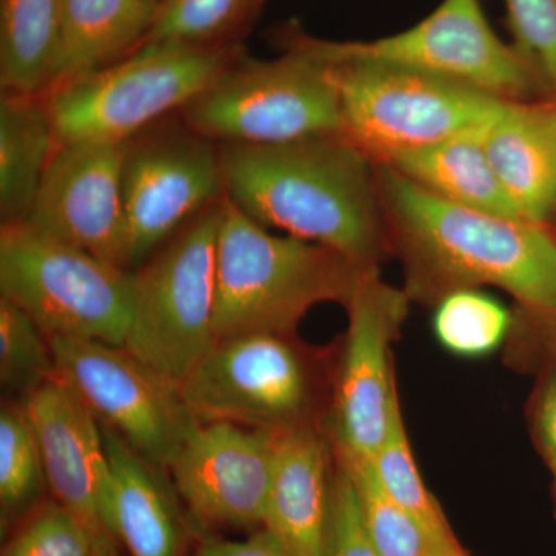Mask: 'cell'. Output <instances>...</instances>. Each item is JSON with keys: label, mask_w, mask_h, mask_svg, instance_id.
<instances>
[{"label": "cell", "mask_w": 556, "mask_h": 556, "mask_svg": "<svg viewBox=\"0 0 556 556\" xmlns=\"http://www.w3.org/2000/svg\"><path fill=\"white\" fill-rule=\"evenodd\" d=\"M225 195L248 217L375 266L383 214L376 164L343 135L222 144Z\"/></svg>", "instance_id": "obj_1"}, {"label": "cell", "mask_w": 556, "mask_h": 556, "mask_svg": "<svg viewBox=\"0 0 556 556\" xmlns=\"http://www.w3.org/2000/svg\"><path fill=\"white\" fill-rule=\"evenodd\" d=\"M375 164L383 214L420 268L453 289L492 285L538 316L556 313V236L547 225L457 206Z\"/></svg>", "instance_id": "obj_2"}, {"label": "cell", "mask_w": 556, "mask_h": 556, "mask_svg": "<svg viewBox=\"0 0 556 556\" xmlns=\"http://www.w3.org/2000/svg\"><path fill=\"white\" fill-rule=\"evenodd\" d=\"M368 268L332 249L270 232L225 195L217 237V340L289 336L318 303L346 305Z\"/></svg>", "instance_id": "obj_3"}, {"label": "cell", "mask_w": 556, "mask_h": 556, "mask_svg": "<svg viewBox=\"0 0 556 556\" xmlns=\"http://www.w3.org/2000/svg\"><path fill=\"white\" fill-rule=\"evenodd\" d=\"M283 53H240L182 109L186 126L222 144L276 146L342 135L334 73L295 25L278 35Z\"/></svg>", "instance_id": "obj_4"}, {"label": "cell", "mask_w": 556, "mask_h": 556, "mask_svg": "<svg viewBox=\"0 0 556 556\" xmlns=\"http://www.w3.org/2000/svg\"><path fill=\"white\" fill-rule=\"evenodd\" d=\"M305 36L334 73L343 137L372 163L484 129L507 102L422 70L336 56Z\"/></svg>", "instance_id": "obj_5"}, {"label": "cell", "mask_w": 556, "mask_h": 556, "mask_svg": "<svg viewBox=\"0 0 556 556\" xmlns=\"http://www.w3.org/2000/svg\"><path fill=\"white\" fill-rule=\"evenodd\" d=\"M241 53L233 43H144L129 56L46 93L58 146L129 142L172 110L185 109Z\"/></svg>", "instance_id": "obj_6"}, {"label": "cell", "mask_w": 556, "mask_h": 556, "mask_svg": "<svg viewBox=\"0 0 556 556\" xmlns=\"http://www.w3.org/2000/svg\"><path fill=\"white\" fill-rule=\"evenodd\" d=\"M219 215L222 201L201 212L134 270L124 346L178 388L217 342Z\"/></svg>", "instance_id": "obj_7"}, {"label": "cell", "mask_w": 556, "mask_h": 556, "mask_svg": "<svg viewBox=\"0 0 556 556\" xmlns=\"http://www.w3.org/2000/svg\"><path fill=\"white\" fill-rule=\"evenodd\" d=\"M0 291L49 338L124 346L134 270L36 232L22 222L0 229Z\"/></svg>", "instance_id": "obj_8"}, {"label": "cell", "mask_w": 556, "mask_h": 556, "mask_svg": "<svg viewBox=\"0 0 556 556\" xmlns=\"http://www.w3.org/2000/svg\"><path fill=\"white\" fill-rule=\"evenodd\" d=\"M58 375L101 426L135 452L169 470L199 420L179 388L139 361L126 346L98 340L49 338Z\"/></svg>", "instance_id": "obj_9"}, {"label": "cell", "mask_w": 556, "mask_h": 556, "mask_svg": "<svg viewBox=\"0 0 556 556\" xmlns=\"http://www.w3.org/2000/svg\"><path fill=\"white\" fill-rule=\"evenodd\" d=\"M199 422H229L281 433L306 426L308 368L288 336L219 339L179 386Z\"/></svg>", "instance_id": "obj_10"}, {"label": "cell", "mask_w": 556, "mask_h": 556, "mask_svg": "<svg viewBox=\"0 0 556 556\" xmlns=\"http://www.w3.org/2000/svg\"><path fill=\"white\" fill-rule=\"evenodd\" d=\"M336 56L422 70L503 101H530L543 91L511 43L486 20L481 0H442L407 30L372 40L321 39Z\"/></svg>", "instance_id": "obj_11"}, {"label": "cell", "mask_w": 556, "mask_h": 556, "mask_svg": "<svg viewBox=\"0 0 556 556\" xmlns=\"http://www.w3.org/2000/svg\"><path fill=\"white\" fill-rule=\"evenodd\" d=\"M225 197L219 148L186 126L129 142L123 169L126 268L137 270Z\"/></svg>", "instance_id": "obj_12"}, {"label": "cell", "mask_w": 556, "mask_h": 556, "mask_svg": "<svg viewBox=\"0 0 556 556\" xmlns=\"http://www.w3.org/2000/svg\"><path fill=\"white\" fill-rule=\"evenodd\" d=\"M345 350L334 399L338 455L372 459L397 402L391 375V343L408 313V295L365 270L346 302Z\"/></svg>", "instance_id": "obj_13"}, {"label": "cell", "mask_w": 556, "mask_h": 556, "mask_svg": "<svg viewBox=\"0 0 556 556\" xmlns=\"http://www.w3.org/2000/svg\"><path fill=\"white\" fill-rule=\"evenodd\" d=\"M277 433L229 422H199L169 471L199 532L217 527L262 529Z\"/></svg>", "instance_id": "obj_14"}, {"label": "cell", "mask_w": 556, "mask_h": 556, "mask_svg": "<svg viewBox=\"0 0 556 556\" xmlns=\"http://www.w3.org/2000/svg\"><path fill=\"white\" fill-rule=\"evenodd\" d=\"M129 142L58 146L30 211L21 222L127 269L123 169Z\"/></svg>", "instance_id": "obj_15"}, {"label": "cell", "mask_w": 556, "mask_h": 556, "mask_svg": "<svg viewBox=\"0 0 556 556\" xmlns=\"http://www.w3.org/2000/svg\"><path fill=\"white\" fill-rule=\"evenodd\" d=\"M24 408L53 500L94 532L109 533L110 468L100 420L60 375L28 393Z\"/></svg>", "instance_id": "obj_16"}, {"label": "cell", "mask_w": 556, "mask_h": 556, "mask_svg": "<svg viewBox=\"0 0 556 556\" xmlns=\"http://www.w3.org/2000/svg\"><path fill=\"white\" fill-rule=\"evenodd\" d=\"M110 468L105 529L130 556H182L189 522L174 484L115 431L101 426Z\"/></svg>", "instance_id": "obj_17"}, {"label": "cell", "mask_w": 556, "mask_h": 556, "mask_svg": "<svg viewBox=\"0 0 556 556\" xmlns=\"http://www.w3.org/2000/svg\"><path fill=\"white\" fill-rule=\"evenodd\" d=\"M331 484L327 445L309 424L277 434L262 529L287 556H325Z\"/></svg>", "instance_id": "obj_18"}, {"label": "cell", "mask_w": 556, "mask_h": 556, "mask_svg": "<svg viewBox=\"0 0 556 556\" xmlns=\"http://www.w3.org/2000/svg\"><path fill=\"white\" fill-rule=\"evenodd\" d=\"M484 146L519 217L547 225L556 212V100L507 101Z\"/></svg>", "instance_id": "obj_19"}, {"label": "cell", "mask_w": 556, "mask_h": 556, "mask_svg": "<svg viewBox=\"0 0 556 556\" xmlns=\"http://www.w3.org/2000/svg\"><path fill=\"white\" fill-rule=\"evenodd\" d=\"M159 10L153 0H64L47 91L129 56L148 39Z\"/></svg>", "instance_id": "obj_20"}, {"label": "cell", "mask_w": 556, "mask_h": 556, "mask_svg": "<svg viewBox=\"0 0 556 556\" xmlns=\"http://www.w3.org/2000/svg\"><path fill=\"white\" fill-rule=\"evenodd\" d=\"M486 127L428 148L401 153L382 164L457 206L477 208L500 217L525 219L519 217L517 208L508 200L486 156Z\"/></svg>", "instance_id": "obj_21"}, {"label": "cell", "mask_w": 556, "mask_h": 556, "mask_svg": "<svg viewBox=\"0 0 556 556\" xmlns=\"http://www.w3.org/2000/svg\"><path fill=\"white\" fill-rule=\"evenodd\" d=\"M42 94L3 93L0 101V215L21 222L30 211L58 149Z\"/></svg>", "instance_id": "obj_22"}, {"label": "cell", "mask_w": 556, "mask_h": 556, "mask_svg": "<svg viewBox=\"0 0 556 556\" xmlns=\"http://www.w3.org/2000/svg\"><path fill=\"white\" fill-rule=\"evenodd\" d=\"M64 0H0L3 93L43 94L60 43Z\"/></svg>", "instance_id": "obj_23"}, {"label": "cell", "mask_w": 556, "mask_h": 556, "mask_svg": "<svg viewBox=\"0 0 556 556\" xmlns=\"http://www.w3.org/2000/svg\"><path fill=\"white\" fill-rule=\"evenodd\" d=\"M353 479L368 535L383 556H456L466 554L459 543H447L431 533L405 508L391 500L371 459L339 456Z\"/></svg>", "instance_id": "obj_24"}, {"label": "cell", "mask_w": 556, "mask_h": 556, "mask_svg": "<svg viewBox=\"0 0 556 556\" xmlns=\"http://www.w3.org/2000/svg\"><path fill=\"white\" fill-rule=\"evenodd\" d=\"M42 457L24 405L0 409V525L5 535L46 503Z\"/></svg>", "instance_id": "obj_25"}, {"label": "cell", "mask_w": 556, "mask_h": 556, "mask_svg": "<svg viewBox=\"0 0 556 556\" xmlns=\"http://www.w3.org/2000/svg\"><path fill=\"white\" fill-rule=\"evenodd\" d=\"M511 316L503 303L473 288L452 289L439 302L433 331L445 350L459 357L478 358L501 346Z\"/></svg>", "instance_id": "obj_26"}, {"label": "cell", "mask_w": 556, "mask_h": 556, "mask_svg": "<svg viewBox=\"0 0 556 556\" xmlns=\"http://www.w3.org/2000/svg\"><path fill=\"white\" fill-rule=\"evenodd\" d=\"M371 460L380 485L391 500L396 501L399 506L405 508L441 540L457 543L447 519L442 515L441 508L431 497L420 477L412 447H409L399 401L391 413L387 437Z\"/></svg>", "instance_id": "obj_27"}, {"label": "cell", "mask_w": 556, "mask_h": 556, "mask_svg": "<svg viewBox=\"0 0 556 556\" xmlns=\"http://www.w3.org/2000/svg\"><path fill=\"white\" fill-rule=\"evenodd\" d=\"M58 375L50 339L24 309L0 298V382L27 396Z\"/></svg>", "instance_id": "obj_28"}, {"label": "cell", "mask_w": 556, "mask_h": 556, "mask_svg": "<svg viewBox=\"0 0 556 556\" xmlns=\"http://www.w3.org/2000/svg\"><path fill=\"white\" fill-rule=\"evenodd\" d=\"M248 20L251 0H163L144 43H226Z\"/></svg>", "instance_id": "obj_29"}, {"label": "cell", "mask_w": 556, "mask_h": 556, "mask_svg": "<svg viewBox=\"0 0 556 556\" xmlns=\"http://www.w3.org/2000/svg\"><path fill=\"white\" fill-rule=\"evenodd\" d=\"M101 533L56 501H46L16 527L2 556H91Z\"/></svg>", "instance_id": "obj_30"}, {"label": "cell", "mask_w": 556, "mask_h": 556, "mask_svg": "<svg viewBox=\"0 0 556 556\" xmlns=\"http://www.w3.org/2000/svg\"><path fill=\"white\" fill-rule=\"evenodd\" d=\"M511 46L556 100V0H504Z\"/></svg>", "instance_id": "obj_31"}, {"label": "cell", "mask_w": 556, "mask_h": 556, "mask_svg": "<svg viewBox=\"0 0 556 556\" xmlns=\"http://www.w3.org/2000/svg\"><path fill=\"white\" fill-rule=\"evenodd\" d=\"M325 556H383L368 535L353 479L340 464L331 484Z\"/></svg>", "instance_id": "obj_32"}, {"label": "cell", "mask_w": 556, "mask_h": 556, "mask_svg": "<svg viewBox=\"0 0 556 556\" xmlns=\"http://www.w3.org/2000/svg\"><path fill=\"white\" fill-rule=\"evenodd\" d=\"M193 556H287L268 530L258 529L247 540H223L200 533V543Z\"/></svg>", "instance_id": "obj_33"}, {"label": "cell", "mask_w": 556, "mask_h": 556, "mask_svg": "<svg viewBox=\"0 0 556 556\" xmlns=\"http://www.w3.org/2000/svg\"><path fill=\"white\" fill-rule=\"evenodd\" d=\"M540 430L556 468V368L548 379L540 404Z\"/></svg>", "instance_id": "obj_34"}, {"label": "cell", "mask_w": 556, "mask_h": 556, "mask_svg": "<svg viewBox=\"0 0 556 556\" xmlns=\"http://www.w3.org/2000/svg\"><path fill=\"white\" fill-rule=\"evenodd\" d=\"M91 556H121L118 552V543L113 540L109 533H101L94 544L93 555Z\"/></svg>", "instance_id": "obj_35"}, {"label": "cell", "mask_w": 556, "mask_h": 556, "mask_svg": "<svg viewBox=\"0 0 556 556\" xmlns=\"http://www.w3.org/2000/svg\"><path fill=\"white\" fill-rule=\"evenodd\" d=\"M266 2H268V0H251L252 17H254V14L257 13L258 10H262V7L265 5Z\"/></svg>", "instance_id": "obj_36"}, {"label": "cell", "mask_w": 556, "mask_h": 556, "mask_svg": "<svg viewBox=\"0 0 556 556\" xmlns=\"http://www.w3.org/2000/svg\"><path fill=\"white\" fill-rule=\"evenodd\" d=\"M541 317L546 318V320L551 321L552 328H554V331L556 332V313L546 314V316Z\"/></svg>", "instance_id": "obj_37"}, {"label": "cell", "mask_w": 556, "mask_h": 556, "mask_svg": "<svg viewBox=\"0 0 556 556\" xmlns=\"http://www.w3.org/2000/svg\"><path fill=\"white\" fill-rule=\"evenodd\" d=\"M153 2L161 3L163 0H153Z\"/></svg>", "instance_id": "obj_38"}, {"label": "cell", "mask_w": 556, "mask_h": 556, "mask_svg": "<svg viewBox=\"0 0 556 556\" xmlns=\"http://www.w3.org/2000/svg\"><path fill=\"white\" fill-rule=\"evenodd\" d=\"M456 556H468L467 554H463V555H456Z\"/></svg>", "instance_id": "obj_39"}]
</instances>
